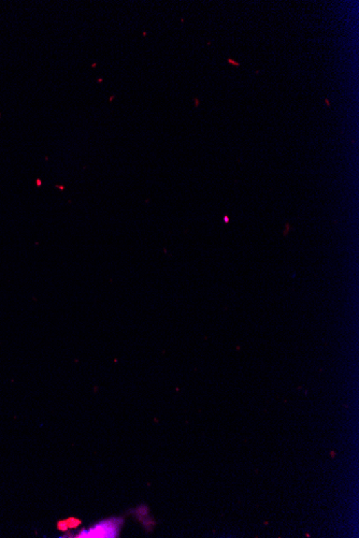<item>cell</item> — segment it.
<instances>
[{
  "label": "cell",
  "mask_w": 359,
  "mask_h": 538,
  "mask_svg": "<svg viewBox=\"0 0 359 538\" xmlns=\"http://www.w3.org/2000/svg\"><path fill=\"white\" fill-rule=\"evenodd\" d=\"M325 101L326 103H327L328 107H330L329 100H328V98H326Z\"/></svg>",
  "instance_id": "3"
},
{
  "label": "cell",
  "mask_w": 359,
  "mask_h": 538,
  "mask_svg": "<svg viewBox=\"0 0 359 538\" xmlns=\"http://www.w3.org/2000/svg\"><path fill=\"white\" fill-rule=\"evenodd\" d=\"M121 518H110L101 520L90 528L81 530L76 537L79 538H114L118 537L122 528Z\"/></svg>",
  "instance_id": "1"
},
{
  "label": "cell",
  "mask_w": 359,
  "mask_h": 538,
  "mask_svg": "<svg viewBox=\"0 0 359 538\" xmlns=\"http://www.w3.org/2000/svg\"><path fill=\"white\" fill-rule=\"evenodd\" d=\"M227 61L232 66L241 67V63H237V61H234V59H228Z\"/></svg>",
  "instance_id": "2"
}]
</instances>
